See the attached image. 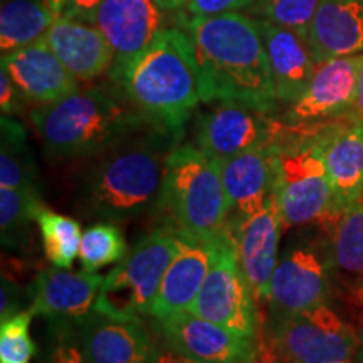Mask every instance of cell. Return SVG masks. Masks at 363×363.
Wrapping results in <instances>:
<instances>
[{"label": "cell", "instance_id": "obj_7", "mask_svg": "<svg viewBox=\"0 0 363 363\" xmlns=\"http://www.w3.org/2000/svg\"><path fill=\"white\" fill-rule=\"evenodd\" d=\"M177 249L179 238L169 227L136 240L103 279L94 311L125 320L148 315Z\"/></svg>", "mask_w": 363, "mask_h": 363}, {"label": "cell", "instance_id": "obj_15", "mask_svg": "<svg viewBox=\"0 0 363 363\" xmlns=\"http://www.w3.org/2000/svg\"><path fill=\"white\" fill-rule=\"evenodd\" d=\"M157 331L174 350L206 363H240L251 355L254 338L224 328L190 311L157 320Z\"/></svg>", "mask_w": 363, "mask_h": 363}, {"label": "cell", "instance_id": "obj_31", "mask_svg": "<svg viewBox=\"0 0 363 363\" xmlns=\"http://www.w3.org/2000/svg\"><path fill=\"white\" fill-rule=\"evenodd\" d=\"M320 0H256L262 19L293 30L306 39Z\"/></svg>", "mask_w": 363, "mask_h": 363}, {"label": "cell", "instance_id": "obj_19", "mask_svg": "<svg viewBox=\"0 0 363 363\" xmlns=\"http://www.w3.org/2000/svg\"><path fill=\"white\" fill-rule=\"evenodd\" d=\"M7 69L27 103L51 104L79 89V81L62 65L44 40L2 56Z\"/></svg>", "mask_w": 363, "mask_h": 363}, {"label": "cell", "instance_id": "obj_10", "mask_svg": "<svg viewBox=\"0 0 363 363\" xmlns=\"http://www.w3.org/2000/svg\"><path fill=\"white\" fill-rule=\"evenodd\" d=\"M331 267L325 240L286 244L271 279V313H296L326 303Z\"/></svg>", "mask_w": 363, "mask_h": 363}, {"label": "cell", "instance_id": "obj_6", "mask_svg": "<svg viewBox=\"0 0 363 363\" xmlns=\"http://www.w3.org/2000/svg\"><path fill=\"white\" fill-rule=\"evenodd\" d=\"M326 125H284L276 140V197L284 229L323 224L333 214V189L323 150Z\"/></svg>", "mask_w": 363, "mask_h": 363}, {"label": "cell", "instance_id": "obj_23", "mask_svg": "<svg viewBox=\"0 0 363 363\" xmlns=\"http://www.w3.org/2000/svg\"><path fill=\"white\" fill-rule=\"evenodd\" d=\"M306 43L318 65L363 52V0H320Z\"/></svg>", "mask_w": 363, "mask_h": 363}, {"label": "cell", "instance_id": "obj_16", "mask_svg": "<svg viewBox=\"0 0 363 363\" xmlns=\"http://www.w3.org/2000/svg\"><path fill=\"white\" fill-rule=\"evenodd\" d=\"M162 9L155 0H103L91 24L110 43L115 61L108 72L118 71L143 52L162 27Z\"/></svg>", "mask_w": 363, "mask_h": 363}, {"label": "cell", "instance_id": "obj_5", "mask_svg": "<svg viewBox=\"0 0 363 363\" xmlns=\"http://www.w3.org/2000/svg\"><path fill=\"white\" fill-rule=\"evenodd\" d=\"M155 206L167 220L165 227L174 233L211 242L229 235L233 207L220 163L194 145H175L170 150Z\"/></svg>", "mask_w": 363, "mask_h": 363}, {"label": "cell", "instance_id": "obj_3", "mask_svg": "<svg viewBox=\"0 0 363 363\" xmlns=\"http://www.w3.org/2000/svg\"><path fill=\"white\" fill-rule=\"evenodd\" d=\"M179 140L180 135L152 126L99 155L81 185L84 211L115 224L142 216L158 201L167 157Z\"/></svg>", "mask_w": 363, "mask_h": 363}, {"label": "cell", "instance_id": "obj_17", "mask_svg": "<svg viewBox=\"0 0 363 363\" xmlns=\"http://www.w3.org/2000/svg\"><path fill=\"white\" fill-rule=\"evenodd\" d=\"M88 363H152L155 342L142 318H111L94 311L76 330Z\"/></svg>", "mask_w": 363, "mask_h": 363}, {"label": "cell", "instance_id": "obj_14", "mask_svg": "<svg viewBox=\"0 0 363 363\" xmlns=\"http://www.w3.org/2000/svg\"><path fill=\"white\" fill-rule=\"evenodd\" d=\"M96 272L44 269L30 288L29 310L44 316L54 331H76L94 313L103 284Z\"/></svg>", "mask_w": 363, "mask_h": 363}, {"label": "cell", "instance_id": "obj_39", "mask_svg": "<svg viewBox=\"0 0 363 363\" xmlns=\"http://www.w3.org/2000/svg\"><path fill=\"white\" fill-rule=\"evenodd\" d=\"M152 363H206L201 360H195V358H190L184 353L174 350V348L169 347L165 342L155 343V352H153Z\"/></svg>", "mask_w": 363, "mask_h": 363}, {"label": "cell", "instance_id": "obj_24", "mask_svg": "<svg viewBox=\"0 0 363 363\" xmlns=\"http://www.w3.org/2000/svg\"><path fill=\"white\" fill-rule=\"evenodd\" d=\"M220 172L233 211L254 214L276 192V142L227 158Z\"/></svg>", "mask_w": 363, "mask_h": 363}, {"label": "cell", "instance_id": "obj_30", "mask_svg": "<svg viewBox=\"0 0 363 363\" xmlns=\"http://www.w3.org/2000/svg\"><path fill=\"white\" fill-rule=\"evenodd\" d=\"M128 252L123 230L115 222H99L88 227L81 238L79 261L83 269L96 272L108 264L120 262Z\"/></svg>", "mask_w": 363, "mask_h": 363}, {"label": "cell", "instance_id": "obj_12", "mask_svg": "<svg viewBox=\"0 0 363 363\" xmlns=\"http://www.w3.org/2000/svg\"><path fill=\"white\" fill-rule=\"evenodd\" d=\"M283 230L276 192L254 214H235L229 219V233L234 240L239 266L256 299L269 301L271 279L279 259L278 249Z\"/></svg>", "mask_w": 363, "mask_h": 363}, {"label": "cell", "instance_id": "obj_20", "mask_svg": "<svg viewBox=\"0 0 363 363\" xmlns=\"http://www.w3.org/2000/svg\"><path fill=\"white\" fill-rule=\"evenodd\" d=\"M323 150L335 216L363 199V120L350 113L345 123L326 125Z\"/></svg>", "mask_w": 363, "mask_h": 363}, {"label": "cell", "instance_id": "obj_32", "mask_svg": "<svg viewBox=\"0 0 363 363\" xmlns=\"http://www.w3.org/2000/svg\"><path fill=\"white\" fill-rule=\"evenodd\" d=\"M34 313L27 308L26 311L9 316L0 325V362L2 363H27L35 355L33 337L29 333Z\"/></svg>", "mask_w": 363, "mask_h": 363}, {"label": "cell", "instance_id": "obj_2", "mask_svg": "<svg viewBox=\"0 0 363 363\" xmlns=\"http://www.w3.org/2000/svg\"><path fill=\"white\" fill-rule=\"evenodd\" d=\"M110 78L150 125L180 136L192 111L202 103L194 44L177 27H163L143 52L110 72Z\"/></svg>", "mask_w": 363, "mask_h": 363}, {"label": "cell", "instance_id": "obj_33", "mask_svg": "<svg viewBox=\"0 0 363 363\" xmlns=\"http://www.w3.org/2000/svg\"><path fill=\"white\" fill-rule=\"evenodd\" d=\"M256 0H189L185 6V13L192 17H214L224 13L239 12Z\"/></svg>", "mask_w": 363, "mask_h": 363}, {"label": "cell", "instance_id": "obj_42", "mask_svg": "<svg viewBox=\"0 0 363 363\" xmlns=\"http://www.w3.org/2000/svg\"><path fill=\"white\" fill-rule=\"evenodd\" d=\"M357 337H358V347H357L355 358L358 360V363H363V318L360 320V323H358Z\"/></svg>", "mask_w": 363, "mask_h": 363}, {"label": "cell", "instance_id": "obj_4", "mask_svg": "<svg viewBox=\"0 0 363 363\" xmlns=\"http://www.w3.org/2000/svg\"><path fill=\"white\" fill-rule=\"evenodd\" d=\"M45 155L56 160L99 157L150 125L128 99L103 88L78 89L30 111Z\"/></svg>", "mask_w": 363, "mask_h": 363}, {"label": "cell", "instance_id": "obj_1", "mask_svg": "<svg viewBox=\"0 0 363 363\" xmlns=\"http://www.w3.org/2000/svg\"><path fill=\"white\" fill-rule=\"evenodd\" d=\"M180 27L192 40L202 103H242L264 113L278 104L259 21L239 12L214 17L185 13Z\"/></svg>", "mask_w": 363, "mask_h": 363}, {"label": "cell", "instance_id": "obj_37", "mask_svg": "<svg viewBox=\"0 0 363 363\" xmlns=\"http://www.w3.org/2000/svg\"><path fill=\"white\" fill-rule=\"evenodd\" d=\"M24 306V293L21 291V286L16 284L6 274L2 276V291H0V318L6 320L9 316L17 315V313L26 311Z\"/></svg>", "mask_w": 363, "mask_h": 363}, {"label": "cell", "instance_id": "obj_40", "mask_svg": "<svg viewBox=\"0 0 363 363\" xmlns=\"http://www.w3.org/2000/svg\"><path fill=\"white\" fill-rule=\"evenodd\" d=\"M353 115L363 120V54H362V65L360 71H358V83H357V96L355 104H353Z\"/></svg>", "mask_w": 363, "mask_h": 363}, {"label": "cell", "instance_id": "obj_29", "mask_svg": "<svg viewBox=\"0 0 363 363\" xmlns=\"http://www.w3.org/2000/svg\"><path fill=\"white\" fill-rule=\"evenodd\" d=\"M35 222L39 225L45 257L56 267L69 269L76 257H79L83 238L79 222L44 206L38 212Z\"/></svg>", "mask_w": 363, "mask_h": 363}, {"label": "cell", "instance_id": "obj_28", "mask_svg": "<svg viewBox=\"0 0 363 363\" xmlns=\"http://www.w3.org/2000/svg\"><path fill=\"white\" fill-rule=\"evenodd\" d=\"M44 203L35 187H0V235L2 244L21 247L29 238L30 224Z\"/></svg>", "mask_w": 363, "mask_h": 363}, {"label": "cell", "instance_id": "obj_21", "mask_svg": "<svg viewBox=\"0 0 363 363\" xmlns=\"http://www.w3.org/2000/svg\"><path fill=\"white\" fill-rule=\"evenodd\" d=\"M259 27L278 101L293 104L306 91L318 62L305 38L264 19Z\"/></svg>", "mask_w": 363, "mask_h": 363}, {"label": "cell", "instance_id": "obj_27", "mask_svg": "<svg viewBox=\"0 0 363 363\" xmlns=\"http://www.w3.org/2000/svg\"><path fill=\"white\" fill-rule=\"evenodd\" d=\"M38 169L21 121L12 116L0 120V187H35Z\"/></svg>", "mask_w": 363, "mask_h": 363}, {"label": "cell", "instance_id": "obj_26", "mask_svg": "<svg viewBox=\"0 0 363 363\" xmlns=\"http://www.w3.org/2000/svg\"><path fill=\"white\" fill-rule=\"evenodd\" d=\"M335 269L363 278V199L321 224Z\"/></svg>", "mask_w": 363, "mask_h": 363}, {"label": "cell", "instance_id": "obj_43", "mask_svg": "<svg viewBox=\"0 0 363 363\" xmlns=\"http://www.w3.org/2000/svg\"><path fill=\"white\" fill-rule=\"evenodd\" d=\"M353 298H355L358 305L363 306V279L353 284Z\"/></svg>", "mask_w": 363, "mask_h": 363}, {"label": "cell", "instance_id": "obj_8", "mask_svg": "<svg viewBox=\"0 0 363 363\" xmlns=\"http://www.w3.org/2000/svg\"><path fill=\"white\" fill-rule=\"evenodd\" d=\"M262 331L286 363H337L357 355V330L326 303L296 313H269Z\"/></svg>", "mask_w": 363, "mask_h": 363}, {"label": "cell", "instance_id": "obj_25", "mask_svg": "<svg viewBox=\"0 0 363 363\" xmlns=\"http://www.w3.org/2000/svg\"><path fill=\"white\" fill-rule=\"evenodd\" d=\"M56 19L45 0H4L0 9L2 56L44 40Z\"/></svg>", "mask_w": 363, "mask_h": 363}, {"label": "cell", "instance_id": "obj_11", "mask_svg": "<svg viewBox=\"0 0 363 363\" xmlns=\"http://www.w3.org/2000/svg\"><path fill=\"white\" fill-rule=\"evenodd\" d=\"M283 128L284 123L272 120L269 113L242 103L219 101L199 118L197 147L220 163L276 142Z\"/></svg>", "mask_w": 363, "mask_h": 363}, {"label": "cell", "instance_id": "obj_9", "mask_svg": "<svg viewBox=\"0 0 363 363\" xmlns=\"http://www.w3.org/2000/svg\"><path fill=\"white\" fill-rule=\"evenodd\" d=\"M187 311L246 338L256 337V298L239 266L230 233L220 240L211 271Z\"/></svg>", "mask_w": 363, "mask_h": 363}, {"label": "cell", "instance_id": "obj_18", "mask_svg": "<svg viewBox=\"0 0 363 363\" xmlns=\"http://www.w3.org/2000/svg\"><path fill=\"white\" fill-rule=\"evenodd\" d=\"M177 238H179V249L163 276L160 289L148 311V316L155 320H163L179 311H187L192 306L211 271L217 247L220 244V240L211 242L179 233Z\"/></svg>", "mask_w": 363, "mask_h": 363}, {"label": "cell", "instance_id": "obj_41", "mask_svg": "<svg viewBox=\"0 0 363 363\" xmlns=\"http://www.w3.org/2000/svg\"><path fill=\"white\" fill-rule=\"evenodd\" d=\"M155 2L163 12H172V11H179V9L187 6L189 0H155Z\"/></svg>", "mask_w": 363, "mask_h": 363}, {"label": "cell", "instance_id": "obj_13", "mask_svg": "<svg viewBox=\"0 0 363 363\" xmlns=\"http://www.w3.org/2000/svg\"><path fill=\"white\" fill-rule=\"evenodd\" d=\"M360 65V54L318 65L306 91L284 115V125L305 128L350 115L355 104Z\"/></svg>", "mask_w": 363, "mask_h": 363}, {"label": "cell", "instance_id": "obj_22", "mask_svg": "<svg viewBox=\"0 0 363 363\" xmlns=\"http://www.w3.org/2000/svg\"><path fill=\"white\" fill-rule=\"evenodd\" d=\"M45 43L78 81H93L111 69L115 54L96 26L86 21L57 17Z\"/></svg>", "mask_w": 363, "mask_h": 363}, {"label": "cell", "instance_id": "obj_44", "mask_svg": "<svg viewBox=\"0 0 363 363\" xmlns=\"http://www.w3.org/2000/svg\"><path fill=\"white\" fill-rule=\"evenodd\" d=\"M337 363H348V362H337Z\"/></svg>", "mask_w": 363, "mask_h": 363}, {"label": "cell", "instance_id": "obj_35", "mask_svg": "<svg viewBox=\"0 0 363 363\" xmlns=\"http://www.w3.org/2000/svg\"><path fill=\"white\" fill-rule=\"evenodd\" d=\"M56 17H69L89 22L103 0H45Z\"/></svg>", "mask_w": 363, "mask_h": 363}, {"label": "cell", "instance_id": "obj_38", "mask_svg": "<svg viewBox=\"0 0 363 363\" xmlns=\"http://www.w3.org/2000/svg\"><path fill=\"white\" fill-rule=\"evenodd\" d=\"M240 363H286L278 353H276L264 331H257L254 337V347L251 355Z\"/></svg>", "mask_w": 363, "mask_h": 363}, {"label": "cell", "instance_id": "obj_34", "mask_svg": "<svg viewBox=\"0 0 363 363\" xmlns=\"http://www.w3.org/2000/svg\"><path fill=\"white\" fill-rule=\"evenodd\" d=\"M56 345H54L49 363H88L81 352V347L76 338V331H54Z\"/></svg>", "mask_w": 363, "mask_h": 363}, {"label": "cell", "instance_id": "obj_36", "mask_svg": "<svg viewBox=\"0 0 363 363\" xmlns=\"http://www.w3.org/2000/svg\"><path fill=\"white\" fill-rule=\"evenodd\" d=\"M26 98L13 83L11 74L4 66H0V110L2 116L21 115L26 108Z\"/></svg>", "mask_w": 363, "mask_h": 363}]
</instances>
